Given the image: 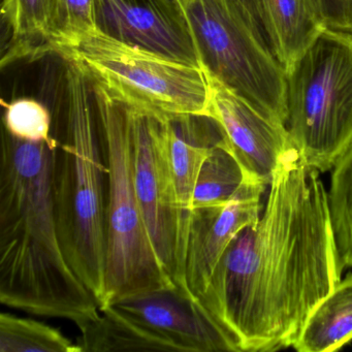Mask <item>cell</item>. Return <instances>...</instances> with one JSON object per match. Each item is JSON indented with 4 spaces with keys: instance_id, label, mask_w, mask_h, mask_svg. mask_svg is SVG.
<instances>
[{
    "instance_id": "1",
    "label": "cell",
    "mask_w": 352,
    "mask_h": 352,
    "mask_svg": "<svg viewBox=\"0 0 352 352\" xmlns=\"http://www.w3.org/2000/svg\"><path fill=\"white\" fill-rule=\"evenodd\" d=\"M319 173L294 146L282 156L258 221L234 236L199 300L241 351L292 346L309 313L341 281Z\"/></svg>"
},
{
    "instance_id": "2",
    "label": "cell",
    "mask_w": 352,
    "mask_h": 352,
    "mask_svg": "<svg viewBox=\"0 0 352 352\" xmlns=\"http://www.w3.org/2000/svg\"><path fill=\"white\" fill-rule=\"evenodd\" d=\"M55 143L22 141L5 129L0 158V302L79 325L100 302L65 258L55 215Z\"/></svg>"
},
{
    "instance_id": "3",
    "label": "cell",
    "mask_w": 352,
    "mask_h": 352,
    "mask_svg": "<svg viewBox=\"0 0 352 352\" xmlns=\"http://www.w3.org/2000/svg\"><path fill=\"white\" fill-rule=\"evenodd\" d=\"M67 110L53 164V199L65 258L102 307L107 250V183L92 84L69 59Z\"/></svg>"
},
{
    "instance_id": "4",
    "label": "cell",
    "mask_w": 352,
    "mask_h": 352,
    "mask_svg": "<svg viewBox=\"0 0 352 352\" xmlns=\"http://www.w3.org/2000/svg\"><path fill=\"white\" fill-rule=\"evenodd\" d=\"M107 183L104 298L100 309L119 300L175 287L148 232L133 177L131 108L92 82Z\"/></svg>"
},
{
    "instance_id": "5",
    "label": "cell",
    "mask_w": 352,
    "mask_h": 352,
    "mask_svg": "<svg viewBox=\"0 0 352 352\" xmlns=\"http://www.w3.org/2000/svg\"><path fill=\"white\" fill-rule=\"evenodd\" d=\"M207 75L286 125V74L249 0H174Z\"/></svg>"
},
{
    "instance_id": "6",
    "label": "cell",
    "mask_w": 352,
    "mask_h": 352,
    "mask_svg": "<svg viewBox=\"0 0 352 352\" xmlns=\"http://www.w3.org/2000/svg\"><path fill=\"white\" fill-rule=\"evenodd\" d=\"M285 74L292 143L311 168L333 170L352 146V34L327 28Z\"/></svg>"
},
{
    "instance_id": "7",
    "label": "cell",
    "mask_w": 352,
    "mask_h": 352,
    "mask_svg": "<svg viewBox=\"0 0 352 352\" xmlns=\"http://www.w3.org/2000/svg\"><path fill=\"white\" fill-rule=\"evenodd\" d=\"M52 52L77 63L129 106L157 117L209 116L210 85L201 67L131 46L98 30L71 38Z\"/></svg>"
},
{
    "instance_id": "8",
    "label": "cell",
    "mask_w": 352,
    "mask_h": 352,
    "mask_svg": "<svg viewBox=\"0 0 352 352\" xmlns=\"http://www.w3.org/2000/svg\"><path fill=\"white\" fill-rule=\"evenodd\" d=\"M131 108L133 177L148 232L158 258L175 285L190 294L185 280L188 228L178 203L162 119Z\"/></svg>"
},
{
    "instance_id": "9",
    "label": "cell",
    "mask_w": 352,
    "mask_h": 352,
    "mask_svg": "<svg viewBox=\"0 0 352 352\" xmlns=\"http://www.w3.org/2000/svg\"><path fill=\"white\" fill-rule=\"evenodd\" d=\"M174 352H241L205 307L181 288L155 290L113 304Z\"/></svg>"
},
{
    "instance_id": "10",
    "label": "cell",
    "mask_w": 352,
    "mask_h": 352,
    "mask_svg": "<svg viewBox=\"0 0 352 352\" xmlns=\"http://www.w3.org/2000/svg\"><path fill=\"white\" fill-rule=\"evenodd\" d=\"M98 30L131 46L201 67L188 25L174 0H94Z\"/></svg>"
},
{
    "instance_id": "11",
    "label": "cell",
    "mask_w": 352,
    "mask_h": 352,
    "mask_svg": "<svg viewBox=\"0 0 352 352\" xmlns=\"http://www.w3.org/2000/svg\"><path fill=\"white\" fill-rule=\"evenodd\" d=\"M206 76L210 85L209 116L223 131L228 149L249 180L271 184L282 156L294 146L287 127L267 118L223 84Z\"/></svg>"
},
{
    "instance_id": "12",
    "label": "cell",
    "mask_w": 352,
    "mask_h": 352,
    "mask_svg": "<svg viewBox=\"0 0 352 352\" xmlns=\"http://www.w3.org/2000/svg\"><path fill=\"white\" fill-rule=\"evenodd\" d=\"M265 186L249 183L232 201L191 212L185 251V280L195 300L205 294L220 258L234 236L243 228L258 221Z\"/></svg>"
},
{
    "instance_id": "13",
    "label": "cell",
    "mask_w": 352,
    "mask_h": 352,
    "mask_svg": "<svg viewBox=\"0 0 352 352\" xmlns=\"http://www.w3.org/2000/svg\"><path fill=\"white\" fill-rule=\"evenodd\" d=\"M272 52L284 71L327 30L316 0H249Z\"/></svg>"
},
{
    "instance_id": "14",
    "label": "cell",
    "mask_w": 352,
    "mask_h": 352,
    "mask_svg": "<svg viewBox=\"0 0 352 352\" xmlns=\"http://www.w3.org/2000/svg\"><path fill=\"white\" fill-rule=\"evenodd\" d=\"M350 341L352 274L317 302L302 323L292 347L298 352H333Z\"/></svg>"
},
{
    "instance_id": "15",
    "label": "cell",
    "mask_w": 352,
    "mask_h": 352,
    "mask_svg": "<svg viewBox=\"0 0 352 352\" xmlns=\"http://www.w3.org/2000/svg\"><path fill=\"white\" fill-rule=\"evenodd\" d=\"M79 327L77 344L81 352L173 351L157 336L142 327L114 305L100 309L96 318Z\"/></svg>"
},
{
    "instance_id": "16",
    "label": "cell",
    "mask_w": 352,
    "mask_h": 352,
    "mask_svg": "<svg viewBox=\"0 0 352 352\" xmlns=\"http://www.w3.org/2000/svg\"><path fill=\"white\" fill-rule=\"evenodd\" d=\"M1 14L13 42L9 58L24 56L32 50L51 51L58 0H1Z\"/></svg>"
},
{
    "instance_id": "17",
    "label": "cell",
    "mask_w": 352,
    "mask_h": 352,
    "mask_svg": "<svg viewBox=\"0 0 352 352\" xmlns=\"http://www.w3.org/2000/svg\"><path fill=\"white\" fill-rule=\"evenodd\" d=\"M252 181L226 146L214 147L204 160L193 193L192 210L232 201ZM256 183V182H254Z\"/></svg>"
},
{
    "instance_id": "18",
    "label": "cell",
    "mask_w": 352,
    "mask_h": 352,
    "mask_svg": "<svg viewBox=\"0 0 352 352\" xmlns=\"http://www.w3.org/2000/svg\"><path fill=\"white\" fill-rule=\"evenodd\" d=\"M0 352H81V348L42 321L1 313Z\"/></svg>"
},
{
    "instance_id": "19",
    "label": "cell",
    "mask_w": 352,
    "mask_h": 352,
    "mask_svg": "<svg viewBox=\"0 0 352 352\" xmlns=\"http://www.w3.org/2000/svg\"><path fill=\"white\" fill-rule=\"evenodd\" d=\"M329 216L342 267L352 269V146L333 168Z\"/></svg>"
},
{
    "instance_id": "20",
    "label": "cell",
    "mask_w": 352,
    "mask_h": 352,
    "mask_svg": "<svg viewBox=\"0 0 352 352\" xmlns=\"http://www.w3.org/2000/svg\"><path fill=\"white\" fill-rule=\"evenodd\" d=\"M5 129L22 141L52 144V119L48 109L36 100L19 98L6 107Z\"/></svg>"
},
{
    "instance_id": "21",
    "label": "cell",
    "mask_w": 352,
    "mask_h": 352,
    "mask_svg": "<svg viewBox=\"0 0 352 352\" xmlns=\"http://www.w3.org/2000/svg\"><path fill=\"white\" fill-rule=\"evenodd\" d=\"M98 30L94 0H58L56 34L51 51L80 34Z\"/></svg>"
}]
</instances>
